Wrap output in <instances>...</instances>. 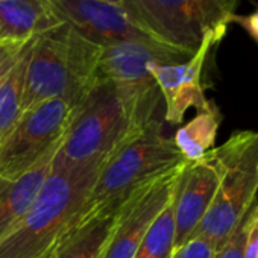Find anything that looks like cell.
Returning a JSON list of instances; mask_svg holds the SVG:
<instances>
[{"label": "cell", "mask_w": 258, "mask_h": 258, "mask_svg": "<svg viewBox=\"0 0 258 258\" xmlns=\"http://www.w3.org/2000/svg\"><path fill=\"white\" fill-rule=\"evenodd\" d=\"M120 210L121 205L72 226L44 258H105Z\"/></svg>", "instance_id": "cell-14"}, {"label": "cell", "mask_w": 258, "mask_h": 258, "mask_svg": "<svg viewBox=\"0 0 258 258\" xmlns=\"http://www.w3.org/2000/svg\"><path fill=\"white\" fill-rule=\"evenodd\" d=\"M173 201L155 219L133 258H172L175 250Z\"/></svg>", "instance_id": "cell-18"}, {"label": "cell", "mask_w": 258, "mask_h": 258, "mask_svg": "<svg viewBox=\"0 0 258 258\" xmlns=\"http://www.w3.org/2000/svg\"><path fill=\"white\" fill-rule=\"evenodd\" d=\"M100 56V46L66 23L40 35L26 70L22 112L52 99H64L75 108L99 76Z\"/></svg>", "instance_id": "cell-2"}, {"label": "cell", "mask_w": 258, "mask_h": 258, "mask_svg": "<svg viewBox=\"0 0 258 258\" xmlns=\"http://www.w3.org/2000/svg\"><path fill=\"white\" fill-rule=\"evenodd\" d=\"M185 163L173 139L163 134L160 118L136 129L105 160L88 199L67 229L123 205L136 191Z\"/></svg>", "instance_id": "cell-1"}, {"label": "cell", "mask_w": 258, "mask_h": 258, "mask_svg": "<svg viewBox=\"0 0 258 258\" xmlns=\"http://www.w3.org/2000/svg\"><path fill=\"white\" fill-rule=\"evenodd\" d=\"M217 249L202 237H191L182 246L176 247L172 258H214Z\"/></svg>", "instance_id": "cell-20"}, {"label": "cell", "mask_w": 258, "mask_h": 258, "mask_svg": "<svg viewBox=\"0 0 258 258\" xmlns=\"http://www.w3.org/2000/svg\"><path fill=\"white\" fill-rule=\"evenodd\" d=\"M220 120L219 108L211 103L210 108L198 111L196 117L178 129L173 142L187 163H195L214 149Z\"/></svg>", "instance_id": "cell-17"}, {"label": "cell", "mask_w": 258, "mask_h": 258, "mask_svg": "<svg viewBox=\"0 0 258 258\" xmlns=\"http://www.w3.org/2000/svg\"><path fill=\"white\" fill-rule=\"evenodd\" d=\"M240 0H121L134 26L154 40L195 55L204 40L228 28Z\"/></svg>", "instance_id": "cell-5"}, {"label": "cell", "mask_w": 258, "mask_h": 258, "mask_svg": "<svg viewBox=\"0 0 258 258\" xmlns=\"http://www.w3.org/2000/svg\"><path fill=\"white\" fill-rule=\"evenodd\" d=\"M46 4L62 23L96 46L160 43L134 26L120 5L103 0H46Z\"/></svg>", "instance_id": "cell-11"}, {"label": "cell", "mask_w": 258, "mask_h": 258, "mask_svg": "<svg viewBox=\"0 0 258 258\" xmlns=\"http://www.w3.org/2000/svg\"><path fill=\"white\" fill-rule=\"evenodd\" d=\"M73 106L52 99L22 112L11 131L0 140V176L16 178L35 166L62 142Z\"/></svg>", "instance_id": "cell-8"}, {"label": "cell", "mask_w": 258, "mask_h": 258, "mask_svg": "<svg viewBox=\"0 0 258 258\" xmlns=\"http://www.w3.org/2000/svg\"><path fill=\"white\" fill-rule=\"evenodd\" d=\"M246 258H258V226L252 223V217L246 244Z\"/></svg>", "instance_id": "cell-23"}, {"label": "cell", "mask_w": 258, "mask_h": 258, "mask_svg": "<svg viewBox=\"0 0 258 258\" xmlns=\"http://www.w3.org/2000/svg\"><path fill=\"white\" fill-rule=\"evenodd\" d=\"M185 166L170 170L126 199L105 258L134 256L155 219L173 201Z\"/></svg>", "instance_id": "cell-9"}, {"label": "cell", "mask_w": 258, "mask_h": 258, "mask_svg": "<svg viewBox=\"0 0 258 258\" xmlns=\"http://www.w3.org/2000/svg\"><path fill=\"white\" fill-rule=\"evenodd\" d=\"M103 2H108V4H114V5H120L121 0H103Z\"/></svg>", "instance_id": "cell-25"}, {"label": "cell", "mask_w": 258, "mask_h": 258, "mask_svg": "<svg viewBox=\"0 0 258 258\" xmlns=\"http://www.w3.org/2000/svg\"><path fill=\"white\" fill-rule=\"evenodd\" d=\"M193 55L163 43H118L102 47L99 75L109 79L136 129L158 120L163 94L148 66L182 64Z\"/></svg>", "instance_id": "cell-6"}, {"label": "cell", "mask_w": 258, "mask_h": 258, "mask_svg": "<svg viewBox=\"0 0 258 258\" xmlns=\"http://www.w3.org/2000/svg\"><path fill=\"white\" fill-rule=\"evenodd\" d=\"M220 151L226 164L222 182L191 235L208 240L216 249L226 241L253 207L258 191V133H234Z\"/></svg>", "instance_id": "cell-7"}, {"label": "cell", "mask_w": 258, "mask_h": 258, "mask_svg": "<svg viewBox=\"0 0 258 258\" xmlns=\"http://www.w3.org/2000/svg\"><path fill=\"white\" fill-rule=\"evenodd\" d=\"M61 25L46 0H0V43L23 44Z\"/></svg>", "instance_id": "cell-15"}, {"label": "cell", "mask_w": 258, "mask_h": 258, "mask_svg": "<svg viewBox=\"0 0 258 258\" xmlns=\"http://www.w3.org/2000/svg\"><path fill=\"white\" fill-rule=\"evenodd\" d=\"M225 169L226 164L220 148L211 149L201 160L187 163L184 167L173 201L175 249L193 235L207 214L222 182Z\"/></svg>", "instance_id": "cell-12"}, {"label": "cell", "mask_w": 258, "mask_h": 258, "mask_svg": "<svg viewBox=\"0 0 258 258\" xmlns=\"http://www.w3.org/2000/svg\"><path fill=\"white\" fill-rule=\"evenodd\" d=\"M37 38L29 40L23 46L16 61L0 76V140L11 131L22 115L25 78Z\"/></svg>", "instance_id": "cell-16"}, {"label": "cell", "mask_w": 258, "mask_h": 258, "mask_svg": "<svg viewBox=\"0 0 258 258\" xmlns=\"http://www.w3.org/2000/svg\"><path fill=\"white\" fill-rule=\"evenodd\" d=\"M228 28H220L208 35L198 52L182 64L149 62L148 69L157 81L164 100V120L170 124H179L188 108L204 111L213 103L205 97L202 82L204 69L211 50L223 40Z\"/></svg>", "instance_id": "cell-10"}, {"label": "cell", "mask_w": 258, "mask_h": 258, "mask_svg": "<svg viewBox=\"0 0 258 258\" xmlns=\"http://www.w3.org/2000/svg\"><path fill=\"white\" fill-rule=\"evenodd\" d=\"M59 146L61 143L23 175L16 178L0 176V241L11 234L32 208L52 172L53 158Z\"/></svg>", "instance_id": "cell-13"}, {"label": "cell", "mask_w": 258, "mask_h": 258, "mask_svg": "<svg viewBox=\"0 0 258 258\" xmlns=\"http://www.w3.org/2000/svg\"><path fill=\"white\" fill-rule=\"evenodd\" d=\"M102 164L52 167L29 213L0 241V258H44L84 207Z\"/></svg>", "instance_id": "cell-3"}, {"label": "cell", "mask_w": 258, "mask_h": 258, "mask_svg": "<svg viewBox=\"0 0 258 258\" xmlns=\"http://www.w3.org/2000/svg\"><path fill=\"white\" fill-rule=\"evenodd\" d=\"M26 43L23 44H14V43H0V76H2L10 66L16 61L17 55L23 49Z\"/></svg>", "instance_id": "cell-21"}, {"label": "cell", "mask_w": 258, "mask_h": 258, "mask_svg": "<svg viewBox=\"0 0 258 258\" xmlns=\"http://www.w3.org/2000/svg\"><path fill=\"white\" fill-rule=\"evenodd\" d=\"M250 229V211L238 225V228L217 249L214 258H246V244Z\"/></svg>", "instance_id": "cell-19"}, {"label": "cell", "mask_w": 258, "mask_h": 258, "mask_svg": "<svg viewBox=\"0 0 258 258\" xmlns=\"http://www.w3.org/2000/svg\"><path fill=\"white\" fill-rule=\"evenodd\" d=\"M136 127L114 84L97 76L73 108L67 131L53 158V169H84L102 164Z\"/></svg>", "instance_id": "cell-4"}, {"label": "cell", "mask_w": 258, "mask_h": 258, "mask_svg": "<svg viewBox=\"0 0 258 258\" xmlns=\"http://www.w3.org/2000/svg\"><path fill=\"white\" fill-rule=\"evenodd\" d=\"M250 217H252V223L258 226V205H256V207H252V210H250Z\"/></svg>", "instance_id": "cell-24"}, {"label": "cell", "mask_w": 258, "mask_h": 258, "mask_svg": "<svg viewBox=\"0 0 258 258\" xmlns=\"http://www.w3.org/2000/svg\"><path fill=\"white\" fill-rule=\"evenodd\" d=\"M229 23L240 25L258 43V8L252 14H249V16H237V14H232L231 19H229Z\"/></svg>", "instance_id": "cell-22"}]
</instances>
